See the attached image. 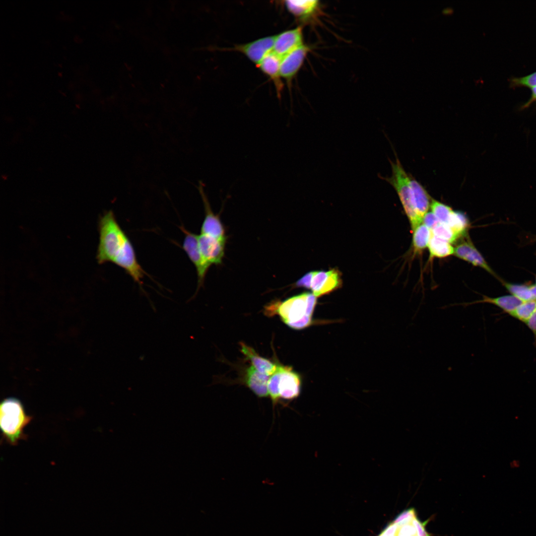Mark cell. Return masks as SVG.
Instances as JSON below:
<instances>
[{
    "instance_id": "cell-1",
    "label": "cell",
    "mask_w": 536,
    "mask_h": 536,
    "mask_svg": "<svg viewBox=\"0 0 536 536\" xmlns=\"http://www.w3.org/2000/svg\"><path fill=\"white\" fill-rule=\"evenodd\" d=\"M99 241L96 259L99 264L112 263L123 268L139 284L146 274L139 264L133 245L111 210L99 221Z\"/></svg>"
},
{
    "instance_id": "cell-2",
    "label": "cell",
    "mask_w": 536,
    "mask_h": 536,
    "mask_svg": "<svg viewBox=\"0 0 536 536\" xmlns=\"http://www.w3.org/2000/svg\"><path fill=\"white\" fill-rule=\"evenodd\" d=\"M316 303L317 297L313 293L305 292L271 305L287 326L301 330L311 325Z\"/></svg>"
},
{
    "instance_id": "cell-3",
    "label": "cell",
    "mask_w": 536,
    "mask_h": 536,
    "mask_svg": "<svg viewBox=\"0 0 536 536\" xmlns=\"http://www.w3.org/2000/svg\"><path fill=\"white\" fill-rule=\"evenodd\" d=\"M22 403L15 398L3 400L0 405V426L3 437L12 445H16L26 437L24 428L31 421Z\"/></svg>"
},
{
    "instance_id": "cell-4",
    "label": "cell",
    "mask_w": 536,
    "mask_h": 536,
    "mask_svg": "<svg viewBox=\"0 0 536 536\" xmlns=\"http://www.w3.org/2000/svg\"><path fill=\"white\" fill-rule=\"evenodd\" d=\"M396 156L395 162L390 160L392 175L388 177L380 176V178L388 182L396 190L413 231L422 223V219L419 216L413 202L409 183L410 175L405 171Z\"/></svg>"
},
{
    "instance_id": "cell-5",
    "label": "cell",
    "mask_w": 536,
    "mask_h": 536,
    "mask_svg": "<svg viewBox=\"0 0 536 536\" xmlns=\"http://www.w3.org/2000/svg\"><path fill=\"white\" fill-rule=\"evenodd\" d=\"M185 234L182 247L189 259L196 268L198 278V288L202 285L210 264L203 258L198 244V235L189 231L183 226L180 227Z\"/></svg>"
},
{
    "instance_id": "cell-6",
    "label": "cell",
    "mask_w": 536,
    "mask_h": 536,
    "mask_svg": "<svg viewBox=\"0 0 536 536\" xmlns=\"http://www.w3.org/2000/svg\"><path fill=\"white\" fill-rule=\"evenodd\" d=\"M198 189L201 197L205 210V216L201 226V234L209 235L218 239L226 240L224 227L219 215L214 214L211 208L207 196L204 191L203 184L202 182H199Z\"/></svg>"
},
{
    "instance_id": "cell-7",
    "label": "cell",
    "mask_w": 536,
    "mask_h": 536,
    "mask_svg": "<svg viewBox=\"0 0 536 536\" xmlns=\"http://www.w3.org/2000/svg\"><path fill=\"white\" fill-rule=\"evenodd\" d=\"M275 35L261 38L252 42L235 45L230 50L240 52L257 65L273 50Z\"/></svg>"
},
{
    "instance_id": "cell-8",
    "label": "cell",
    "mask_w": 536,
    "mask_h": 536,
    "mask_svg": "<svg viewBox=\"0 0 536 536\" xmlns=\"http://www.w3.org/2000/svg\"><path fill=\"white\" fill-rule=\"evenodd\" d=\"M341 283V274L337 269L314 271L310 289L317 298L338 289Z\"/></svg>"
},
{
    "instance_id": "cell-9",
    "label": "cell",
    "mask_w": 536,
    "mask_h": 536,
    "mask_svg": "<svg viewBox=\"0 0 536 536\" xmlns=\"http://www.w3.org/2000/svg\"><path fill=\"white\" fill-rule=\"evenodd\" d=\"M310 48L303 44L281 58L280 72L282 78L290 83L302 67Z\"/></svg>"
},
{
    "instance_id": "cell-10",
    "label": "cell",
    "mask_w": 536,
    "mask_h": 536,
    "mask_svg": "<svg viewBox=\"0 0 536 536\" xmlns=\"http://www.w3.org/2000/svg\"><path fill=\"white\" fill-rule=\"evenodd\" d=\"M226 241L205 234L198 235V244L201 254L205 261L211 266L222 264Z\"/></svg>"
},
{
    "instance_id": "cell-11",
    "label": "cell",
    "mask_w": 536,
    "mask_h": 536,
    "mask_svg": "<svg viewBox=\"0 0 536 536\" xmlns=\"http://www.w3.org/2000/svg\"><path fill=\"white\" fill-rule=\"evenodd\" d=\"M303 44L302 28L298 26L275 35L272 52L282 58Z\"/></svg>"
},
{
    "instance_id": "cell-12",
    "label": "cell",
    "mask_w": 536,
    "mask_h": 536,
    "mask_svg": "<svg viewBox=\"0 0 536 536\" xmlns=\"http://www.w3.org/2000/svg\"><path fill=\"white\" fill-rule=\"evenodd\" d=\"M454 255L459 259L472 264L473 266L484 269L500 281L501 280L497 277L483 257L468 238L462 241L454 248Z\"/></svg>"
},
{
    "instance_id": "cell-13",
    "label": "cell",
    "mask_w": 536,
    "mask_h": 536,
    "mask_svg": "<svg viewBox=\"0 0 536 536\" xmlns=\"http://www.w3.org/2000/svg\"><path fill=\"white\" fill-rule=\"evenodd\" d=\"M299 375L289 366H282L278 389L280 398L291 401L297 398L301 391Z\"/></svg>"
},
{
    "instance_id": "cell-14",
    "label": "cell",
    "mask_w": 536,
    "mask_h": 536,
    "mask_svg": "<svg viewBox=\"0 0 536 536\" xmlns=\"http://www.w3.org/2000/svg\"><path fill=\"white\" fill-rule=\"evenodd\" d=\"M281 60V58L272 51L257 66L262 71L272 80L279 98L283 87L280 72Z\"/></svg>"
},
{
    "instance_id": "cell-15",
    "label": "cell",
    "mask_w": 536,
    "mask_h": 536,
    "mask_svg": "<svg viewBox=\"0 0 536 536\" xmlns=\"http://www.w3.org/2000/svg\"><path fill=\"white\" fill-rule=\"evenodd\" d=\"M269 377L257 371L253 366L246 370L245 382L246 386L259 398L268 396V385Z\"/></svg>"
},
{
    "instance_id": "cell-16",
    "label": "cell",
    "mask_w": 536,
    "mask_h": 536,
    "mask_svg": "<svg viewBox=\"0 0 536 536\" xmlns=\"http://www.w3.org/2000/svg\"><path fill=\"white\" fill-rule=\"evenodd\" d=\"M409 183L416 210L423 219L430 207L432 199L422 185L410 175Z\"/></svg>"
},
{
    "instance_id": "cell-17",
    "label": "cell",
    "mask_w": 536,
    "mask_h": 536,
    "mask_svg": "<svg viewBox=\"0 0 536 536\" xmlns=\"http://www.w3.org/2000/svg\"><path fill=\"white\" fill-rule=\"evenodd\" d=\"M523 302L522 301L512 295H503L493 298L482 295V298L480 300L469 302L454 304H452L451 306L462 305L464 307H467L478 303H489L497 306L509 314Z\"/></svg>"
},
{
    "instance_id": "cell-18",
    "label": "cell",
    "mask_w": 536,
    "mask_h": 536,
    "mask_svg": "<svg viewBox=\"0 0 536 536\" xmlns=\"http://www.w3.org/2000/svg\"><path fill=\"white\" fill-rule=\"evenodd\" d=\"M285 5L287 10L298 19L306 21L318 11L319 3L318 0H286Z\"/></svg>"
},
{
    "instance_id": "cell-19",
    "label": "cell",
    "mask_w": 536,
    "mask_h": 536,
    "mask_svg": "<svg viewBox=\"0 0 536 536\" xmlns=\"http://www.w3.org/2000/svg\"><path fill=\"white\" fill-rule=\"evenodd\" d=\"M240 345L242 352L259 372L269 376L276 371L278 365L260 356L254 349L244 343L241 342Z\"/></svg>"
},
{
    "instance_id": "cell-20",
    "label": "cell",
    "mask_w": 536,
    "mask_h": 536,
    "mask_svg": "<svg viewBox=\"0 0 536 536\" xmlns=\"http://www.w3.org/2000/svg\"><path fill=\"white\" fill-rule=\"evenodd\" d=\"M432 236L431 230L422 223L412 231V247L414 255L420 254L428 247Z\"/></svg>"
},
{
    "instance_id": "cell-21",
    "label": "cell",
    "mask_w": 536,
    "mask_h": 536,
    "mask_svg": "<svg viewBox=\"0 0 536 536\" xmlns=\"http://www.w3.org/2000/svg\"><path fill=\"white\" fill-rule=\"evenodd\" d=\"M427 248L430 258H444L454 253V248L451 243L433 236H432Z\"/></svg>"
},
{
    "instance_id": "cell-22",
    "label": "cell",
    "mask_w": 536,
    "mask_h": 536,
    "mask_svg": "<svg viewBox=\"0 0 536 536\" xmlns=\"http://www.w3.org/2000/svg\"><path fill=\"white\" fill-rule=\"evenodd\" d=\"M447 225L461 237L466 234L469 226V222L464 213L453 210Z\"/></svg>"
},
{
    "instance_id": "cell-23",
    "label": "cell",
    "mask_w": 536,
    "mask_h": 536,
    "mask_svg": "<svg viewBox=\"0 0 536 536\" xmlns=\"http://www.w3.org/2000/svg\"><path fill=\"white\" fill-rule=\"evenodd\" d=\"M500 282L502 283L508 291L523 302L534 300L530 285L511 283L502 280Z\"/></svg>"
},
{
    "instance_id": "cell-24",
    "label": "cell",
    "mask_w": 536,
    "mask_h": 536,
    "mask_svg": "<svg viewBox=\"0 0 536 536\" xmlns=\"http://www.w3.org/2000/svg\"><path fill=\"white\" fill-rule=\"evenodd\" d=\"M536 310V299L523 302L509 314L513 317L526 323Z\"/></svg>"
},
{
    "instance_id": "cell-25",
    "label": "cell",
    "mask_w": 536,
    "mask_h": 536,
    "mask_svg": "<svg viewBox=\"0 0 536 536\" xmlns=\"http://www.w3.org/2000/svg\"><path fill=\"white\" fill-rule=\"evenodd\" d=\"M282 366V365H278L276 371L270 376L268 382V393L271 400L273 408H274L280 399L278 385Z\"/></svg>"
},
{
    "instance_id": "cell-26",
    "label": "cell",
    "mask_w": 536,
    "mask_h": 536,
    "mask_svg": "<svg viewBox=\"0 0 536 536\" xmlns=\"http://www.w3.org/2000/svg\"><path fill=\"white\" fill-rule=\"evenodd\" d=\"M432 236L453 243L460 236L447 224L438 223L431 230Z\"/></svg>"
},
{
    "instance_id": "cell-27",
    "label": "cell",
    "mask_w": 536,
    "mask_h": 536,
    "mask_svg": "<svg viewBox=\"0 0 536 536\" xmlns=\"http://www.w3.org/2000/svg\"><path fill=\"white\" fill-rule=\"evenodd\" d=\"M430 207L431 212L435 215L439 222L447 224L450 216L453 211L452 208L441 202L432 199Z\"/></svg>"
},
{
    "instance_id": "cell-28",
    "label": "cell",
    "mask_w": 536,
    "mask_h": 536,
    "mask_svg": "<svg viewBox=\"0 0 536 536\" xmlns=\"http://www.w3.org/2000/svg\"><path fill=\"white\" fill-rule=\"evenodd\" d=\"M512 88L526 87L533 88L536 86V72L521 77H512L509 80Z\"/></svg>"
},
{
    "instance_id": "cell-29",
    "label": "cell",
    "mask_w": 536,
    "mask_h": 536,
    "mask_svg": "<svg viewBox=\"0 0 536 536\" xmlns=\"http://www.w3.org/2000/svg\"><path fill=\"white\" fill-rule=\"evenodd\" d=\"M314 271L309 272L304 275L295 283V286L310 289Z\"/></svg>"
},
{
    "instance_id": "cell-30",
    "label": "cell",
    "mask_w": 536,
    "mask_h": 536,
    "mask_svg": "<svg viewBox=\"0 0 536 536\" xmlns=\"http://www.w3.org/2000/svg\"><path fill=\"white\" fill-rule=\"evenodd\" d=\"M439 222L435 215L432 212H427L423 216L422 223L431 230Z\"/></svg>"
},
{
    "instance_id": "cell-31",
    "label": "cell",
    "mask_w": 536,
    "mask_h": 536,
    "mask_svg": "<svg viewBox=\"0 0 536 536\" xmlns=\"http://www.w3.org/2000/svg\"><path fill=\"white\" fill-rule=\"evenodd\" d=\"M526 324L534 334L536 345V310L532 314Z\"/></svg>"
},
{
    "instance_id": "cell-32",
    "label": "cell",
    "mask_w": 536,
    "mask_h": 536,
    "mask_svg": "<svg viewBox=\"0 0 536 536\" xmlns=\"http://www.w3.org/2000/svg\"><path fill=\"white\" fill-rule=\"evenodd\" d=\"M531 89L532 94L531 97L527 102L521 106L520 109L521 110L529 108L532 104L536 102V86L532 88Z\"/></svg>"
},
{
    "instance_id": "cell-33",
    "label": "cell",
    "mask_w": 536,
    "mask_h": 536,
    "mask_svg": "<svg viewBox=\"0 0 536 536\" xmlns=\"http://www.w3.org/2000/svg\"><path fill=\"white\" fill-rule=\"evenodd\" d=\"M453 11V9L451 7L444 8L442 10V12L444 14H450Z\"/></svg>"
},
{
    "instance_id": "cell-34",
    "label": "cell",
    "mask_w": 536,
    "mask_h": 536,
    "mask_svg": "<svg viewBox=\"0 0 536 536\" xmlns=\"http://www.w3.org/2000/svg\"><path fill=\"white\" fill-rule=\"evenodd\" d=\"M535 285H536V283H535Z\"/></svg>"
}]
</instances>
